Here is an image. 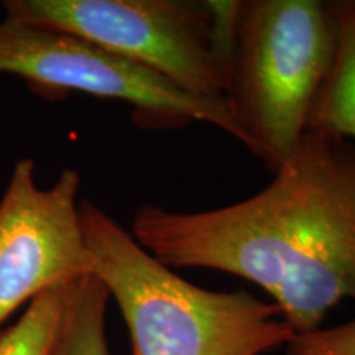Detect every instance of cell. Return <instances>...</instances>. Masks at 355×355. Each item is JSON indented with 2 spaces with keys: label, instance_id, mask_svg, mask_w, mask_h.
Masks as SVG:
<instances>
[{
  "label": "cell",
  "instance_id": "obj_10",
  "mask_svg": "<svg viewBox=\"0 0 355 355\" xmlns=\"http://www.w3.org/2000/svg\"><path fill=\"white\" fill-rule=\"evenodd\" d=\"M286 355H355V319L295 336L286 345Z\"/></svg>",
  "mask_w": 355,
  "mask_h": 355
},
{
  "label": "cell",
  "instance_id": "obj_5",
  "mask_svg": "<svg viewBox=\"0 0 355 355\" xmlns=\"http://www.w3.org/2000/svg\"><path fill=\"white\" fill-rule=\"evenodd\" d=\"M0 74L25 79L40 91H78L132 105L137 122L176 127L206 122L239 140L257 157L227 99L191 96L144 66L61 30L3 19Z\"/></svg>",
  "mask_w": 355,
  "mask_h": 355
},
{
  "label": "cell",
  "instance_id": "obj_9",
  "mask_svg": "<svg viewBox=\"0 0 355 355\" xmlns=\"http://www.w3.org/2000/svg\"><path fill=\"white\" fill-rule=\"evenodd\" d=\"M71 285L53 286L30 301L19 321L0 332V355L55 354Z\"/></svg>",
  "mask_w": 355,
  "mask_h": 355
},
{
  "label": "cell",
  "instance_id": "obj_4",
  "mask_svg": "<svg viewBox=\"0 0 355 355\" xmlns=\"http://www.w3.org/2000/svg\"><path fill=\"white\" fill-rule=\"evenodd\" d=\"M6 19L61 30L201 99H227L235 2L6 0Z\"/></svg>",
  "mask_w": 355,
  "mask_h": 355
},
{
  "label": "cell",
  "instance_id": "obj_7",
  "mask_svg": "<svg viewBox=\"0 0 355 355\" xmlns=\"http://www.w3.org/2000/svg\"><path fill=\"white\" fill-rule=\"evenodd\" d=\"M336 53L309 114L308 128L355 140V0L331 2Z\"/></svg>",
  "mask_w": 355,
  "mask_h": 355
},
{
  "label": "cell",
  "instance_id": "obj_6",
  "mask_svg": "<svg viewBox=\"0 0 355 355\" xmlns=\"http://www.w3.org/2000/svg\"><path fill=\"white\" fill-rule=\"evenodd\" d=\"M33 173V159H20L0 198V326L43 291L92 275L79 217L81 178L66 168L40 188Z\"/></svg>",
  "mask_w": 355,
  "mask_h": 355
},
{
  "label": "cell",
  "instance_id": "obj_8",
  "mask_svg": "<svg viewBox=\"0 0 355 355\" xmlns=\"http://www.w3.org/2000/svg\"><path fill=\"white\" fill-rule=\"evenodd\" d=\"M107 288L89 275L69 288L53 355H110L105 336Z\"/></svg>",
  "mask_w": 355,
  "mask_h": 355
},
{
  "label": "cell",
  "instance_id": "obj_3",
  "mask_svg": "<svg viewBox=\"0 0 355 355\" xmlns=\"http://www.w3.org/2000/svg\"><path fill=\"white\" fill-rule=\"evenodd\" d=\"M337 26L331 2L242 0L230 30L227 101L257 148L277 171L308 130L329 73Z\"/></svg>",
  "mask_w": 355,
  "mask_h": 355
},
{
  "label": "cell",
  "instance_id": "obj_1",
  "mask_svg": "<svg viewBox=\"0 0 355 355\" xmlns=\"http://www.w3.org/2000/svg\"><path fill=\"white\" fill-rule=\"evenodd\" d=\"M130 234L173 270L259 285L296 336L321 329L336 304L355 300V144L308 128L260 193L202 212L144 206Z\"/></svg>",
  "mask_w": 355,
  "mask_h": 355
},
{
  "label": "cell",
  "instance_id": "obj_2",
  "mask_svg": "<svg viewBox=\"0 0 355 355\" xmlns=\"http://www.w3.org/2000/svg\"><path fill=\"white\" fill-rule=\"evenodd\" d=\"M79 217L92 275L121 308L133 355H261L296 336L273 303L181 278L96 204L79 202Z\"/></svg>",
  "mask_w": 355,
  "mask_h": 355
}]
</instances>
